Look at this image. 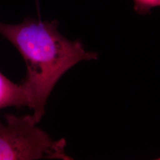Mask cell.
<instances>
[{"label": "cell", "mask_w": 160, "mask_h": 160, "mask_svg": "<svg viewBox=\"0 0 160 160\" xmlns=\"http://www.w3.org/2000/svg\"><path fill=\"white\" fill-rule=\"evenodd\" d=\"M0 120V160H72L66 154L64 139L54 141L36 126L30 114H4Z\"/></svg>", "instance_id": "cell-2"}, {"label": "cell", "mask_w": 160, "mask_h": 160, "mask_svg": "<svg viewBox=\"0 0 160 160\" xmlns=\"http://www.w3.org/2000/svg\"><path fill=\"white\" fill-rule=\"evenodd\" d=\"M134 10L139 14H150L152 8L160 6V0H133Z\"/></svg>", "instance_id": "cell-4"}, {"label": "cell", "mask_w": 160, "mask_h": 160, "mask_svg": "<svg viewBox=\"0 0 160 160\" xmlns=\"http://www.w3.org/2000/svg\"><path fill=\"white\" fill-rule=\"evenodd\" d=\"M58 27L57 20L42 21L32 17L14 24L0 22V34L16 47L25 61L27 73L22 83L38 123L60 78L80 61L98 58L97 52L86 51L80 40L64 37Z\"/></svg>", "instance_id": "cell-1"}, {"label": "cell", "mask_w": 160, "mask_h": 160, "mask_svg": "<svg viewBox=\"0 0 160 160\" xmlns=\"http://www.w3.org/2000/svg\"><path fill=\"white\" fill-rule=\"evenodd\" d=\"M30 101L23 84H15L0 72V109L29 106Z\"/></svg>", "instance_id": "cell-3"}]
</instances>
